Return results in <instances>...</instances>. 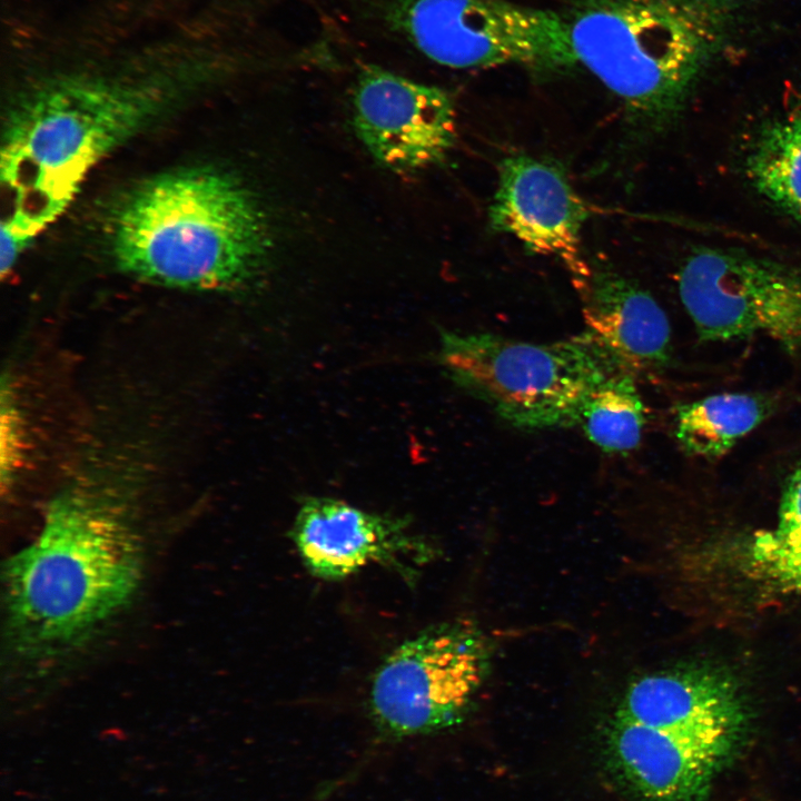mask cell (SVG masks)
I'll use <instances>...</instances> for the list:
<instances>
[{
    "label": "cell",
    "instance_id": "6da1fadb",
    "mask_svg": "<svg viewBox=\"0 0 801 801\" xmlns=\"http://www.w3.org/2000/svg\"><path fill=\"white\" fill-rule=\"evenodd\" d=\"M218 69L206 40L185 39L152 47L121 67L63 71L23 90L1 139L0 178L9 202L1 265L14 267L103 158Z\"/></svg>",
    "mask_w": 801,
    "mask_h": 801
},
{
    "label": "cell",
    "instance_id": "7a4b0ae2",
    "mask_svg": "<svg viewBox=\"0 0 801 801\" xmlns=\"http://www.w3.org/2000/svg\"><path fill=\"white\" fill-rule=\"evenodd\" d=\"M141 578V542L125 507L95 491H67L7 562L11 641L36 655L79 644L125 610Z\"/></svg>",
    "mask_w": 801,
    "mask_h": 801
},
{
    "label": "cell",
    "instance_id": "3957f363",
    "mask_svg": "<svg viewBox=\"0 0 801 801\" xmlns=\"http://www.w3.org/2000/svg\"><path fill=\"white\" fill-rule=\"evenodd\" d=\"M270 246L256 196L214 168L144 181L118 207L110 230L111 256L123 274L180 290L245 288L261 273Z\"/></svg>",
    "mask_w": 801,
    "mask_h": 801
},
{
    "label": "cell",
    "instance_id": "277c9868",
    "mask_svg": "<svg viewBox=\"0 0 801 801\" xmlns=\"http://www.w3.org/2000/svg\"><path fill=\"white\" fill-rule=\"evenodd\" d=\"M733 9V0H581L564 19L576 65L621 101L642 139L675 123Z\"/></svg>",
    "mask_w": 801,
    "mask_h": 801
},
{
    "label": "cell",
    "instance_id": "5b68a950",
    "mask_svg": "<svg viewBox=\"0 0 801 801\" xmlns=\"http://www.w3.org/2000/svg\"><path fill=\"white\" fill-rule=\"evenodd\" d=\"M438 360L456 385L526 431L576 425L590 395L626 372L589 330L547 344L442 330Z\"/></svg>",
    "mask_w": 801,
    "mask_h": 801
},
{
    "label": "cell",
    "instance_id": "8992f818",
    "mask_svg": "<svg viewBox=\"0 0 801 801\" xmlns=\"http://www.w3.org/2000/svg\"><path fill=\"white\" fill-rule=\"evenodd\" d=\"M376 32L454 69L520 66L555 73L576 65L566 21L508 0H354Z\"/></svg>",
    "mask_w": 801,
    "mask_h": 801
},
{
    "label": "cell",
    "instance_id": "52a82bcc",
    "mask_svg": "<svg viewBox=\"0 0 801 801\" xmlns=\"http://www.w3.org/2000/svg\"><path fill=\"white\" fill-rule=\"evenodd\" d=\"M488 647L464 622L427 629L398 645L378 668L369 713L384 740H403L455 726L482 685Z\"/></svg>",
    "mask_w": 801,
    "mask_h": 801
},
{
    "label": "cell",
    "instance_id": "ba28073f",
    "mask_svg": "<svg viewBox=\"0 0 801 801\" xmlns=\"http://www.w3.org/2000/svg\"><path fill=\"white\" fill-rule=\"evenodd\" d=\"M679 295L704 342L763 335L801 352V268L734 249L702 247L679 273Z\"/></svg>",
    "mask_w": 801,
    "mask_h": 801
},
{
    "label": "cell",
    "instance_id": "9c48e42d",
    "mask_svg": "<svg viewBox=\"0 0 801 801\" xmlns=\"http://www.w3.org/2000/svg\"><path fill=\"white\" fill-rule=\"evenodd\" d=\"M354 127L374 159L396 172L443 161L454 146L448 93L380 66L360 67L353 92Z\"/></svg>",
    "mask_w": 801,
    "mask_h": 801
},
{
    "label": "cell",
    "instance_id": "30bf717a",
    "mask_svg": "<svg viewBox=\"0 0 801 801\" xmlns=\"http://www.w3.org/2000/svg\"><path fill=\"white\" fill-rule=\"evenodd\" d=\"M589 216L561 166L524 154L501 161L488 209L491 229L514 237L532 254L557 258L574 287L591 271L581 248Z\"/></svg>",
    "mask_w": 801,
    "mask_h": 801
},
{
    "label": "cell",
    "instance_id": "8fae6325",
    "mask_svg": "<svg viewBox=\"0 0 801 801\" xmlns=\"http://www.w3.org/2000/svg\"><path fill=\"white\" fill-rule=\"evenodd\" d=\"M291 536L307 568L327 580L346 577L372 563L411 576L413 565L426 563L435 554L404 520L328 497L303 501Z\"/></svg>",
    "mask_w": 801,
    "mask_h": 801
},
{
    "label": "cell",
    "instance_id": "7c38bea8",
    "mask_svg": "<svg viewBox=\"0 0 801 801\" xmlns=\"http://www.w3.org/2000/svg\"><path fill=\"white\" fill-rule=\"evenodd\" d=\"M738 742L705 741L632 722L614 714L605 759L636 801H706Z\"/></svg>",
    "mask_w": 801,
    "mask_h": 801
},
{
    "label": "cell",
    "instance_id": "4fadbf2b",
    "mask_svg": "<svg viewBox=\"0 0 801 801\" xmlns=\"http://www.w3.org/2000/svg\"><path fill=\"white\" fill-rule=\"evenodd\" d=\"M614 714L685 736L738 743L749 721L748 705L736 682L720 670L703 666L637 679Z\"/></svg>",
    "mask_w": 801,
    "mask_h": 801
},
{
    "label": "cell",
    "instance_id": "5bb4252c",
    "mask_svg": "<svg viewBox=\"0 0 801 801\" xmlns=\"http://www.w3.org/2000/svg\"><path fill=\"white\" fill-rule=\"evenodd\" d=\"M575 289L591 332L633 375L659 370L671 355V327L657 301L603 263L591 264Z\"/></svg>",
    "mask_w": 801,
    "mask_h": 801
},
{
    "label": "cell",
    "instance_id": "9a60e30c",
    "mask_svg": "<svg viewBox=\"0 0 801 801\" xmlns=\"http://www.w3.org/2000/svg\"><path fill=\"white\" fill-rule=\"evenodd\" d=\"M744 169L761 196L801 224V105L761 123Z\"/></svg>",
    "mask_w": 801,
    "mask_h": 801
},
{
    "label": "cell",
    "instance_id": "2e32d148",
    "mask_svg": "<svg viewBox=\"0 0 801 801\" xmlns=\"http://www.w3.org/2000/svg\"><path fill=\"white\" fill-rule=\"evenodd\" d=\"M770 409V402L756 394L708 396L679 407L675 436L688 454L719 458L759 426Z\"/></svg>",
    "mask_w": 801,
    "mask_h": 801
},
{
    "label": "cell",
    "instance_id": "e0dca14e",
    "mask_svg": "<svg viewBox=\"0 0 801 801\" xmlns=\"http://www.w3.org/2000/svg\"><path fill=\"white\" fill-rule=\"evenodd\" d=\"M576 425L604 452L629 453L635 449L645 425V411L635 375L620 372L603 382L583 405Z\"/></svg>",
    "mask_w": 801,
    "mask_h": 801
},
{
    "label": "cell",
    "instance_id": "ac0fdd59",
    "mask_svg": "<svg viewBox=\"0 0 801 801\" xmlns=\"http://www.w3.org/2000/svg\"><path fill=\"white\" fill-rule=\"evenodd\" d=\"M10 377L3 375L0 414V472L2 490L14 481L22 464L23 428Z\"/></svg>",
    "mask_w": 801,
    "mask_h": 801
}]
</instances>
